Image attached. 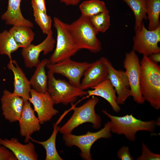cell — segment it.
I'll return each mask as SVG.
<instances>
[{
  "mask_svg": "<svg viewBox=\"0 0 160 160\" xmlns=\"http://www.w3.org/2000/svg\"><path fill=\"white\" fill-rule=\"evenodd\" d=\"M140 89L141 94L154 109L160 108V66L148 56L143 55L140 61Z\"/></svg>",
  "mask_w": 160,
  "mask_h": 160,
  "instance_id": "1",
  "label": "cell"
},
{
  "mask_svg": "<svg viewBox=\"0 0 160 160\" xmlns=\"http://www.w3.org/2000/svg\"><path fill=\"white\" fill-rule=\"evenodd\" d=\"M102 112L111 120V132L118 135H123L131 141L135 140L138 132L144 131L152 133L156 128V124L154 120L143 121L135 117L132 114L118 116L111 115L104 110Z\"/></svg>",
  "mask_w": 160,
  "mask_h": 160,
  "instance_id": "2",
  "label": "cell"
},
{
  "mask_svg": "<svg viewBox=\"0 0 160 160\" xmlns=\"http://www.w3.org/2000/svg\"><path fill=\"white\" fill-rule=\"evenodd\" d=\"M68 27L80 50L86 49L95 53L101 51V43L97 37L98 33L89 18L81 15L77 20L68 24Z\"/></svg>",
  "mask_w": 160,
  "mask_h": 160,
  "instance_id": "3",
  "label": "cell"
},
{
  "mask_svg": "<svg viewBox=\"0 0 160 160\" xmlns=\"http://www.w3.org/2000/svg\"><path fill=\"white\" fill-rule=\"evenodd\" d=\"M54 26L57 33L56 48L49 60L55 63L71 58L80 50L70 32L68 24L58 18L53 19Z\"/></svg>",
  "mask_w": 160,
  "mask_h": 160,
  "instance_id": "4",
  "label": "cell"
},
{
  "mask_svg": "<svg viewBox=\"0 0 160 160\" xmlns=\"http://www.w3.org/2000/svg\"><path fill=\"white\" fill-rule=\"evenodd\" d=\"M99 101L98 97L92 96L82 105L74 107L73 115L64 125L60 127V132L63 134L71 133L75 128L87 122L92 123L94 128H100L101 125V119L95 111V107Z\"/></svg>",
  "mask_w": 160,
  "mask_h": 160,
  "instance_id": "5",
  "label": "cell"
},
{
  "mask_svg": "<svg viewBox=\"0 0 160 160\" xmlns=\"http://www.w3.org/2000/svg\"><path fill=\"white\" fill-rule=\"evenodd\" d=\"M47 92L52 99L54 104L64 105L72 104L78 97L88 95L87 91L81 90L69 82L61 79H57L54 74L49 70L47 72Z\"/></svg>",
  "mask_w": 160,
  "mask_h": 160,
  "instance_id": "6",
  "label": "cell"
},
{
  "mask_svg": "<svg viewBox=\"0 0 160 160\" xmlns=\"http://www.w3.org/2000/svg\"><path fill=\"white\" fill-rule=\"evenodd\" d=\"M111 122L108 121L104 127L96 132L88 131L84 135H76L71 133L63 134V140L66 145L71 147L76 146L80 150V155L85 160H92L91 148L98 140L101 138H109L112 136L111 133Z\"/></svg>",
  "mask_w": 160,
  "mask_h": 160,
  "instance_id": "7",
  "label": "cell"
},
{
  "mask_svg": "<svg viewBox=\"0 0 160 160\" xmlns=\"http://www.w3.org/2000/svg\"><path fill=\"white\" fill-rule=\"evenodd\" d=\"M133 40L132 50L135 52L147 56L160 53L158 43L160 41V26L155 30H149L143 22L141 28L135 30Z\"/></svg>",
  "mask_w": 160,
  "mask_h": 160,
  "instance_id": "8",
  "label": "cell"
},
{
  "mask_svg": "<svg viewBox=\"0 0 160 160\" xmlns=\"http://www.w3.org/2000/svg\"><path fill=\"white\" fill-rule=\"evenodd\" d=\"M123 66L128 79L131 96L137 103L139 104L144 103L145 101L140 89V61L135 52L132 50L125 54Z\"/></svg>",
  "mask_w": 160,
  "mask_h": 160,
  "instance_id": "9",
  "label": "cell"
},
{
  "mask_svg": "<svg viewBox=\"0 0 160 160\" xmlns=\"http://www.w3.org/2000/svg\"><path fill=\"white\" fill-rule=\"evenodd\" d=\"M91 63L87 62H76L69 58L55 63L48 64L46 67L54 74L65 76L71 84L79 87L81 79Z\"/></svg>",
  "mask_w": 160,
  "mask_h": 160,
  "instance_id": "10",
  "label": "cell"
},
{
  "mask_svg": "<svg viewBox=\"0 0 160 160\" xmlns=\"http://www.w3.org/2000/svg\"><path fill=\"white\" fill-rule=\"evenodd\" d=\"M28 101L33 106L40 124L49 121L58 111L54 107L55 104L49 94L38 92L31 89Z\"/></svg>",
  "mask_w": 160,
  "mask_h": 160,
  "instance_id": "11",
  "label": "cell"
},
{
  "mask_svg": "<svg viewBox=\"0 0 160 160\" xmlns=\"http://www.w3.org/2000/svg\"><path fill=\"white\" fill-rule=\"evenodd\" d=\"M108 70V79L110 81L117 95L116 101L119 105L124 104L127 99L131 96L128 79L125 72L116 69L106 57H101Z\"/></svg>",
  "mask_w": 160,
  "mask_h": 160,
  "instance_id": "12",
  "label": "cell"
},
{
  "mask_svg": "<svg viewBox=\"0 0 160 160\" xmlns=\"http://www.w3.org/2000/svg\"><path fill=\"white\" fill-rule=\"evenodd\" d=\"M56 43L52 30L40 44L37 45L31 44L26 48H23L21 54L25 66L29 68L36 67L40 62L39 57L40 53L43 52V55H46L52 52Z\"/></svg>",
  "mask_w": 160,
  "mask_h": 160,
  "instance_id": "13",
  "label": "cell"
},
{
  "mask_svg": "<svg viewBox=\"0 0 160 160\" xmlns=\"http://www.w3.org/2000/svg\"><path fill=\"white\" fill-rule=\"evenodd\" d=\"M2 114L10 122L18 121L23 109L24 100L13 92L5 89L1 99Z\"/></svg>",
  "mask_w": 160,
  "mask_h": 160,
  "instance_id": "14",
  "label": "cell"
},
{
  "mask_svg": "<svg viewBox=\"0 0 160 160\" xmlns=\"http://www.w3.org/2000/svg\"><path fill=\"white\" fill-rule=\"evenodd\" d=\"M108 68L100 57L92 63L85 71L79 88L85 90L97 85L108 79Z\"/></svg>",
  "mask_w": 160,
  "mask_h": 160,
  "instance_id": "15",
  "label": "cell"
},
{
  "mask_svg": "<svg viewBox=\"0 0 160 160\" xmlns=\"http://www.w3.org/2000/svg\"><path fill=\"white\" fill-rule=\"evenodd\" d=\"M35 112L31 103L28 100H24L22 112L18 121L20 134L25 137V143L29 141L31 136L34 132L39 131L41 128L39 120Z\"/></svg>",
  "mask_w": 160,
  "mask_h": 160,
  "instance_id": "16",
  "label": "cell"
},
{
  "mask_svg": "<svg viewBox=\"0 0 160 160\" xmlns=\"http://www.w3.org/2000/svg\"><path fill=\"white\" fill-rule=\"evenodd\" d=\"M0 144L10 150L17 160H37L38 156L33 144L29 141L26 144L20 143L15 138L10 139L0 138Z\"/></svg>",
  "mask_w": 160,
  "mask_h": 160,
  "instance_id": "17",
  "label": "cell"
},
{
  "mask_svg": "<svg viewBox=\"0 0 160 160\" xmlns=\"http://www.w3.org/2000/svg\"><path fill=\"white\" fill-rule=\"evenodd\" d=\"M7 67L8 69L13 72L14 74V90L13 93L21 97L24 100L28 101L32 89L29 80L16 60L9 61Z\"/></svg>",
  "mask_w": 160,
  "mask_h": 160,
  "instance_id": "18",
  "label": "cell"
},
{
  "mask_svg": "<svg viewBox=\"0 0 160 160\" xmlns=\"http://www.w3.org/2000/svg\"><path fill=\"white\" fill-rule=\"evenodd\" d=\"M21 1L8 0L7 9L1 16V19L7 25L33 28V23L25 19L22 14L20 9Z\"/></svg>",
  "mask_w": 160,
  "mask_h": 160,
  "instance_id": "19",
  "label": "cell"
},
{
  "mask_svg": "<svg viewBox=\"0 0 160 160\" xmlns=\"http://www.w3.org/2000/svg\"><path fill=\"white\" fill-rule=\"evenodd\" d=\"M87 91L89 96H96L105 100L110 104L113 111L118 113L121 108L117 103L116 91L110 81L107 79Z\"/></svg>",
  "mask_w": 160,
  "mask_h": 160,
  "instance_id": "20",
  "label": "cell"
},
{
  "mask_svg": "<svg viewBox=\"0 0 160 160\" xmlns=\"http://www.w3.org/2000/svg\"><path fill=\"white\" fill-rule=\"evenodd\" d=\"M50 63L49 59H44L39 63L29 80L32 89L41 93L47 92L48 77L46 75L45 68Z\"/></svg>",
  "mask_w": 160,
  "mask_h": 160,
  "instance_id": "21",
  "label": "cell"
},
{
  "mask_svg": "<svg viewBox=\"0 0 160 160\" xmlns=\"http://www.w3.org/2000/svg\"><path fill=\"white\" fill-rule=\"evenodd\" d=\"M9 31L20 47H27L33 41L35 34L30 27L23 26H13Z\"/></svg>",
  "mask_w": 160,
  "mask_h": 160,
  "instance_id": "22",
  "label": "cell"
},
{
  "mask_svg": "<svg viewBox=\"0 0 160 160\" xmlns=\"http://www.w3.org/2000/svg\"><path fill=\"white\" fill-rule=\"evenodd\" d=\"M60 127L56 123L53 124V130L50 137L44 141H37L31 137L33 142L42 145L46 151V160H62L63 159L58 153L56 147V140L57 134L59 131Z\"/></svg>",
  "mask_w": 160,
  "mask_h": 160,
  "instance_id": "23",
  "label": "cell"
},
{
  "mask_svg": "<svg viewBox=\"0 0 160 160\" xmlns=\"http://www.w3.org/2000/svg\"><path fill=\"white\" fill-rule=\"evenodd\" d=\"M131 9L135 17V29L141 28L143 20L147 17V0H122Z\"/></svg>",
  "mask_w": 160,
  "mask_h": 160,
  "instance_id": "24",
  "label": "cell"
},
{
  "mask_svg": "<svg viewBox=\"0 0 160 160\" xmlns=\"http://www.w3.org/2000/svg\"><path fill=\"white\" fill-rule=\"evenodd\" d=\"M20 47L9 31L5 30L0 32V55H7L11 61L12 54Z\"/></svg>",
  "mask_w": 160,
  "mask_h": 160,
  "instance_id": "25",
  "label": "cell"
},
{
  "mask_svg": "<svg viewBox=\"0 0 160 160\" xmlns=\"http://www.w3.org/2000/svg\"><path fill=\"white\" fill-rule=\"evenodd\" d=\"M81 15L89 18L108 10L105 3L100 0H88L83 1L79 6Z\"/></svg>",
  "mask_w": 160,
  "mask_h": 160,
  "instance_id": "26",
  "label": "cell"
},
{
  "mask_svg": "<svg viewBox=\"0 0 160 160\" xmlns=\"http://www.w3.org/2000/svg\"><path fill=\"white\" fill-rule=\"evenodd\" d=\"M160 0H147L146 15L148 30H153L160 26Z\"/></svg>",
  "mask_w": 160,
  "mask_h": 160,
  "instance_id": "27",
  "label": "cell"
},
{
  "mask_svg": "<svg viewBox=\"0 0 160 160\" xmlns=\"http://www.w3.org/2000/svg\"><path fill=\"white\" fill-rule=\"evenodd\" d=\"M89 18L92 25L98 33L105 32L111 25L110 16L108 10Z\"/></svg>",
  "mask_w": 160,
  "mask_h": 160,
  "instance_id": "28",
  "label": "cell"
},
{
  "mask_svg": "<svg viewBox=\"0 0 160 160\" xmlns=\"http://www.w3.org/2000/svg\"><path fill=\"white\" fill-rule=\"evenodd\" d=\"M31 5L36 23L40 28L43 33L47 35L52 30L51 17L47 13L39 10L34 5Z\"/></svg>",
  "mask_w": 160,
  "mask_h": 160,
  "instance_id": "29",
  "label": "cell"
},
{
  "mask_svg": "<svg viewBox=\"0 0 160 160\" xmlns=\"http://www.w3.org/2000/svg\"><path fill=\"white\" fill-rule=\"evenodd\" d=\"M142 153L137 159V160H159L160 154L154 153L148 148L147 146L142 142Z\"/></svg>",
  "mask_w": 160,
  "mask_h": 160,
  "instance_id": "30",
  "label": "cell"
},
{
  "mask_svg": "<svg viewBox=\"0 0 160 160\" xmlns=\"http://www.w3.org/2000/svg\"><path fill=\"white\" fill-rule=\"evenodd\" d=\"M0 160H17V159L10 150L0 144Z\"/></svg>",
  "mask_w": 160,
  "mask_h": 160,
  "instance_id": "31",
  "label": "cell"
},
{
  "mask_svg": "<svg viewBox=\"0 0 160 160\" xmlns=\"http://www.w3.org/2000/svg\"><path fill=\"white\" fill-rule=\"evenodd\" d=\"M117 156L119 159L121 160H133L127 146H124L120 148L117 152Z\"/></svg>",
  "mask_w": 160,
  "mask_h": 160,
  "instance_id": "32",
  "label": "cell"
},
{
  "mask_svg": "<svg viewBox=\"0 0 160 160\" xmlns=\"http://www.w3.org/2000/svg\"><path fill=\"white\" fill-rule=\"evenodd\" d=\"M31 4L35 6L39 10L47 13L45 0H31Z\"/></svg>",
  "mask_w": 160,
  "mask_h": 160,
  "instance_id": "33",
  "label": "cell"
},
{
  "mask_svg": "<svg viewBox=\"0 0 160 160\" xmlns=\"http://www.w3.org/2000/svg\"><path fill=\"white\" fill-rule=\"evenodd\" d=\"M67 6H76L79 4L82 0H58Z\"/></svg>",
  "mask_w": 160,
  "mask_h": 160,
  "instance_id": "34",
  "label": "cell"
},
{
  "mask_svg": "<svg viewBox=\"0 0 160 160\" xmlns=\"http://www.w3.org/2000/svg\"><path fill=\"white\" fill-rule=\"evenodd\" d=\"M148 57L152 61L155 63L160 62V52L152 54Z\"/></svg>",
  "mask_w": 160,
  "mask_h": 160,
  "instance_id": "35",
  "label": "cell"
}]
</instances>
